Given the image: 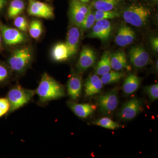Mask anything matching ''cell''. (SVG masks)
<instances>
[{
  "label": "cell",
  "mask_w": 158,
  "mask_h": 158,
  "mask_svg": "<svg viewBox=\"0 0 158 158\" xmlns=\"http://www.w3.org/2000/svg\"><path fill=\"white\" fill-rule=\"evenodd\" d=\"M35 92L42 103L61 98L65 94L63 86L46 73L42 75Z\"/></svg>",
  "instance_id": "obj_1"
},
{
  "label": "cell",
  "mask_w": 158,
  "mask_h": 158,
  "mask_svg": "<svg viewBox=\"0 0 158 158\" xmlns=\"http://www.w3.org/2000/svg\"><path fill=\"white\" fill-rule=\"evenodd\" d=\"M33 59L32 51L29 47L25 46L15 50L8 60V65L11 70L16 73H22L31 64Z\"/></svg>",
  "instance_id": "obj_2"
},
{
  "label": "cell",
  "mask_w": 158,
  "mask_h": 158,
  "mask_svg": "<svg viewBox=\"0 0 158 158\" xmlns=\"http://www.w3.org/2000/svg\"><path fill=\"white\" fill-rule=\"evenodd\" d=\"M36 94L35 90H30L16 85L9 90L7 98L10 105L9 113L16 111L31 101Z\"/></svg>",
  "instance_id": "obj_3"
},
{
  "label": "cell",
  "mask_w": 158,
  "mask_h": 158,
  "mask_svg": "<svg viewBox=\"0 0 158 158\" xmlns=\"http://www.w3.org/2000/svg\"><path fill=\"white\" fill-rule=\"evenodd\" d=\"M151 15L150 9L141 5L130 6L123 11L126 22L136 27H141L147 23Z\"/></svg>",
  "instance_id": "obj_4"
},
{
  "label": "cell",
  "mask_w": 158,
  "mask_h": 158,
  "mask_svg": "<svg viewBox=\"0 0 158 158\" xmlns=\"http://www.w3.org/2000/svg\"><path fill=\"white\" fill-rule=\"evenodd\" d=\"M118 103L117 89H114L108 93L99 97L98 103L101 113L110 115L117 108Z\"/></svg>",
  "instance_id": "obj_5"
},
{
  "label": "cell",
  "mask_w": 158,
  "mask_h": 158,
  "mask_svg": "<svg viewBox=\"0 0 158 158\" xmlns=\"http://www.w3.org/2000/svg\"><path fill=\"white\" fill-rule=\"evenodd\" d=\"M29 15L45 19H52L54 17L53 8L49 4L37 0H27Z\"/></svg>",
  "instance_id": "obj_6"
},
{
  "label": "cell",
  "mask_w": 158,
  "mask_h": 158,
  "mask_svg": "<svg viewBox=\"0 0 158 158\" xmlns=\"http://www.w3.org/2000/svg\"><path fill=\"white\" fill-rule=\"evenodd\" d=\"M0 31L3 40L8 45H16L25 42L27 37L18 29L7 27L0 22Z\"/></svg>",
  "instance_id": "obj_7"
},
{
  "label": "cell",
  "mask_w": 158,
  "mask_h": 158,
  "mask_svg": "<svg viewBox=\"0 0 158 158\" xmlns=\"http://www.w3.org/2000/svg\"><path fill=\"white\" fill-rule=\"evenodd\" d=\"M90 10L89 6L79 0H71L69 15L74 25L80 27Z\"/></svg>",
  "instance_id": "obj_8"
},
{
  "label": "cell",
  "mask_w": 158,
  "mask_h": 158,
  "mask_svg": "<svg viewBox=\"0 0 158 158\" xmlns=\"http://www.w3.org/2000/svg\"><path fill=\"white\" fill-rule=\"evenodd\" d=\"M142 110V103L136 98L130 100L123 105L117 113L122 120H131L135 118Z\"/></svg>",
  "instance_id": "obj_9"
},
{
  "label": "cell",
  "mask_w": 158,
  "mask_h": 158,
  "mask_svg": "<svg viewBox=\"0 0 158 158\" xmlns=\"http://www.w3.org/2000/svg\"><path fill=\"white\" fill-rule=\"evenodd\" d=\"M112 30L111 23L108 19L99 20L95 22L88 37L98 38L103 41H107L110 38Z\"/></svg>",
  "instance_id": "obj_10"
},
{
  "label": "cell",
  "mask_w": 158,
  "mask_h": 158,
  "mask_svg": "<svg viewBox=\"0 0 158 158\" xmlns=\"http://www.w3.org/2000/svg\"><path fill=\"white\" fill-rule=\"evenodd\" d=\"M130 62L136 68H142L149 62V54L142 46H135L132 48L129 52Z\"/></svg>",
  "instance_id": "obj_11"
},
{
  "label": "cell",
  "mask_w": 158,
  "mask_h": 158,
  "mask_svg": "<svg viewBox=\"0 0 158 158\" xmlns=\"http://www.w3.org/2000/svg\"><path fill=\"white\" fill-rule=\"evenodd\" d=\"M96 60V54L92 49L85 47L82 49L77 67L81 72H84L94 65Z\"/></svg>",
  "instance_id": "obj_12"
},
{
  "label": "cell",
  "mask_w": 158,
  "mask_h": 158,
  "mask_svg": "<svg viewBox=\"0 0 158 158\" xmlns=\"http://www.w3.org/2000/svg\"><path fill=\"white\" fill-rule=\"evenodd\" d=\"M82 81L78 75L72 73L67 84V93L71 101L75 102L78 99L81 94Z\"/></svg>",
  "instance_id": "obj_13"
},
{
  "label": "cell",
  "mask_w": 158,
  "mask_h": 158,
  "mask_svg": "<svg viewBox=\"0 0 158 158\" xmlns=\"http://www.w3.org/2000/svg\"><path fill=\"white\" fill-rule=\"evenodd\" d=\"M103 84L97 74L89 76L85 84V93L86 97H91L101 93Z\"/></svg>",
  "instance_id": "obj_14"
},
{
  "label": "cell",
  "mask_w": 158,
  "mask_h": 158,
  "mask_svg": "<svg viewBox=\"0 0 158 158\" xmlns=\"http://www.w3.org/2000/svg\"><path fill=\"white\" fill-rule=\"evenodd\" d=\"M74 25L71 27L69 30L65 42L70 56L75 55L77 52L81 37V32L78 27Z\"/></svg>",
  "instance_id": "obj_15"
},
{
  "label": "cell",
  "mask_w": 158,
  "mask_h": 158,
  "mask_svg": "<svg viewBox=\"0 0 158 158\" xmlns=\"http://www.w3.org/2000/svg\"><path fill=\"white\" fill-rule=\"evenodd\" d=\"M68 106L80 118H86L96 110V105L89 103L80 104L75 101L68 102Z\"/></svg>",
  "instance_id": "obj_16"
},
{
  "label": "cell",
  "mask_w": 158,
  "mask_h": 158,
  "mask_svg": "<svg viewBox=\"0 0 158 158\" xmlns=\"http://www.w3.org/2000/svg\"><path fill=\"white\" fill-rule=\"evenodd\" d=\"M135 34L132 29L127 26H123L118 29L115 42L120 47L126 46L135 40Z\"/></svg>",
  "instance_id": "obj_17"
},
{
  "label": "cell",
  "mask_w": 158,
  "mask_h": 158,
  "mask_svg": "<svg viewBox=\"0 0 158 158\" xmlns=\"http://www.w3.org/2000/svg\"><path fill=\"white\" fill-rule=\"evenodd\" d=\"M51 56L56 62H61L67 60L70 56L65 43H59L54 46L51 52Z\"/></svg>",
  "instance_id": "obj_18"
},
{
  "label": "cell",
  "mask_w": 158,
  "mask_h": 158,
  "mask_svg": "<svg viewBox=\"0 0 158 158\" xmlns=\"http://www.w3.org/2000/svg\"><path fill=\"white\" fill-rule=\"evenodd\" d=\"M141 79L136 75L131 74L125 80L123 90L126 94H131L135 92L140 87Z\"/></svg>",
  "instance_id": "obj_19"
},
{
  "label": "cell",
  "mask_w": 158,
  "mask_h": 158,
  "mask_svg": "<svg viewBox=\"0 0 158 158\" xmlns=\"http://www.w3.org/2000/svg\"><path fill=\"white\" fill-rule=\"evenodd\" d=\"M112 69L114 70L119 71L127 67L126 56L123 52H117L113 54L110 59Z\"/></svg>",
  "instance_id": "obj_20"
},
{
  "label": "cell",
  "mask_w": 158,
  "mask_h": 158,
  "mask_svg": "<svg viewBox=\"0 0 158 158\" xmlns=\"http://www.w3.org/2000/svg\"><path fill=\"white\" fill-rule=\"evenodd\" d=\"M111 55L109 52L104 53L101 59L98 63L96 68V74L102 76L111 70Z\"/></svg>",
  "instance_id": "obj_21"
},
{
  "label": "cell",
  "mask_w": 158,
  "mask_h": 158,
  "mask_svg": "<svg viewBox=\"0 0 158 158\" xmlns=\"http://www.w3.org/2000/svg\"><path fill=\"white\" fill-rule=\"evenodd\" d=\"M121 0H94L92 6L96 10L111 11L118 6Z\"/></svg>",
  "instance_id": "obj_22"
},
{
  "label": "cell",
  "mask_w": 158,
  "mask_h": 158,
  "mask_svg": "<svg viewBox=\"0 0 158 158\" xmlns=\"http://www.w3.org/2000/svg\"><path fill=\"white\" fill-rule=\"evenodd\" d=\"M25 6V3L22 0H13L8 9V16L11 19L18 16L24 10Z\"/></svg>",
  "instance_id": "obj_23"
},
{
  "label": "cell",
  "mask_w": 158,
  "mask_h": 158,
  "mask_svg": "<svg viewBox=\"0 0 158 158\" xmlns=\"http://www.w3.org/2000/svg\"><path fill=\"white\" fill-rule=\"evenodd\" d=\"M124 75L123 73L118 71H110L102 76L101 79L103 85H109L119 81Z\"/></svg>",
  "instance_id": "obj_24"
},
{
  "label": "cell",
  "mask_w": 158,
  "mask_h": 158,
  "mask_svg": "<svg viewBox=\"0 0 158 158\" xmlns=\"http://www.w3.org/2000/svg\"><path fill=\"white\" fill-rule=\"evenodd\" d=\"M29 32L30 36L35 40L39 39L43 32L42 24L39 20H32L29 25Z\"/></svg>",
  "instance_id": "obj_25"
},
{
  "label": "cell",
  "mask_w": 158,
  "mask_h": 158,
  "mask_svg": "<svg viewBox=\"0 0 158 158\" xmlns=\"http://www.w3.org/2000/svg\"><path fill=\"white\" fill-rule=\"evenodd\" d=\"M94 123L97 126L111 130H115L120 127V125L108 117L99 118L94 122Z\"/></svg>",
  "instance_id": "obj_26"
},
{
  "label": "cell",
  "mask_w": 158,
  "mask_h": 158,
  "mask_svg": "<svg viewBox=\"0 0 158 158\" xmlns=\"http://www.w3.org/2000/svg\"><path fill=\"white\" fill-rule=\"evenodd\" d=\"M94 14L96 21L102 19H112L120 16L118 12L113 10L107 11L96 10Z\"/></svg>",
  "instance_id": "obj_27"
},
{
  "label": "cell",
  "mask_w": 158,
  "mask_h": 158,
  "mask_svg": "<svg viewBox=\"0 0 158 158\" xmlns=\"http://www.w3.org/2000/svg\"><path fill=\"white\" fill-rule=\"evenodd\" d=\"M95 22L96 20L94 13H92L91 10H90L79 27L82 31H87L92 27Z\"/></svg>",
  "instance_id": "obj_28"
},
{
  "label": "cell",
  "mask_w": 158,
  "mask_h": 158,
  "mask_svg": "<svg viewBox=\"0 0 158 158\" xmlns=\"http://www.w3.org/2000/svg\"><path fill=\"white\" fill-rule=\"evenodd\" d=\"M14 24L17 29L22 32H27L28 30V23L24 16L18 15L15 18Z\"/></svg>",
  "instance_id": "obj_29"
},
{
  "label": "cell",
  "mask_w": 158,
  "mask_h": 158,
  "mask_svg": "<svg viewBox=\"0 0 158 158\" xmlns=\"http://www.w3.org/2000/svg\"><path fill=\"white\" fill-rule=\"evenodd\" d=\"M144 90L152 101H155L158 99V83L150 86H146L144 87Z\"/></svg>",
  "instance_id": "obj_30"
},
{
  "label": "cell",
  "mask_w": 158,
  "mask_h": 158,
  "mask_svg": "<svg viewBox=\"0 0 158 158\" xmlns=\"http://www.w3.org/2000/svg\"><path fill=\"white\" fill-rule=\"evenodd\" d=\"M10 103L7 98H0V118L9 112Z\"/></svg>",
  "instance_id": "obj_31"
},
{
  "label": "cell",
  "mask_w": 158,
  "mask_h": 158,
  "mask_svg": "<svg viewBox=\"0 0 158 158\" xmlns=\"http://www.w3.org/2000/svg\"><path fill=\"white\" fill-rule=\"evenodd\" d=\"M10 69L6 65L0 64V84L6 81L10 76Z\"/></svg>",
  "instance_id": "obj_32"
},
{
  "label": "cell",
  "mask_w": 158,
  "mask_h": 158,
  "mask_svg": "<svg viewBox=\"0 0 158 158\" xmlns=\"http://www.w3.org/2000/svg\"><path fill=\"white\" fill-rule=\"evenodd\" d=\"M151 45L152 48L156 52H158V37H152L150 40Z\"/></svg>",
  "instance_id": "obj_33"
},
{
  "label": "cell",
  "mask_w": 158,
  "mask_h": 158,
  "mask_svg": "<svg viewBox=\"0 0 158 158\" xmlns=\"http://www.w3.org/2000/svg\"><path fill=\"white\" fill-rule=\"evenodd\" d=\"M6 3V0H0V11L3 9Z\"/></svg>",
  "instance_id": "obj_34"
},
{
  "label": "cell",
  "mask_w": 158,
  "mask_h": 158,
  "mask_svg": "<svg viewBox=\"0 0 158 158\" xmlns=\"http://www.w3.org/2000/svg\"><path fill=\"white\" fill-rule=\"evenodd\" d=\"M3 49L2 45V36L0 34V51H2Z\"/></svg>",
  "instance_id": "obj_35"
},
{
  "label": "cell",
  "mask_w": 158,
  "mask_h": 158,
  "mask_svg": "<svg viewBox=\"0 0 158 158\" xmlns=\"http://www.w3.org/2000/svg\"><path fill=\"white\" fill-rule=\"evenodd\" d=\"M90 0H83V1H82V2L83 3H85V4H86V3L89 2V1H90Z\"/></svg>",
  "instance_id": "obj_36"
},
{
  "label": "cell",
  "mask_w": 158,
  "mask_h": 158,
  "mask_svg": "<svg viewBox=\"0 0 158 158\" xmlns=\"http://www.w3.org/2000/svg\"><path fill=\"white\" fill-rule=\"evenodd\" d=\"M152 1H156V2H158V0H152Z\"/></svg>",
  "instance_id": "obj_37"
},
{
  "label": "cell",
  "mask_w": 158,
  "mask_h": 158,
  "mask_svg": "<svg viewBox=\"0 0 158 158\" xmlns=\"http://www.w3.org/2000/svg\"><path fill=\"white\" fill-rule=\"evenodd\" d=\"M79 1H80V2H82V1H83V0H79Z\"/></svg>",
  "instance_id": "obj_38"
},
{
  "label": "cell",
  "mask_w": 158,
  "mask_h": 158,
  "mask_svg": "<svg viewBox=\"0 0 158 158\" xmlns=\"http://www.w3.org/2000/svg\"><path fill=\"white\" fill-rule=\"evenodd\" d=\"M47 1H49L50 0H47Z\"/></svg>",
  "instance_id": "obj_39"
}]
</instances>
